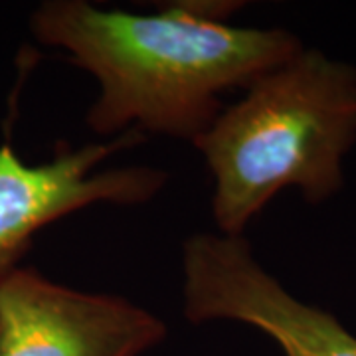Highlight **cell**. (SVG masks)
<instances>
[{
  "label": "cell",
  "mask_w": 356,
  "mask_h": 356,
  "mask_svg": "<svg viewBox=\"0 0 356 356\" xmlns=\"http://www.w3.org/2000/svg\"><path fill=\"white\" fill-rule=\"evenodd\" d=\"M228 6L180 2L135 14L50 0L32 14L30 28L97 77L102 93L88 113L91 131L111 137L135 125L194 140L224 109L226 91L248 89L303 50L283 28L228 24Z\"/></svg>",
  "instance_id": "obj_1"
},
{
  "label": "cell",
  "mask_w": 356,
  "mask_h": 356,
  "mask_svg": "<svg viewBox=\"0 0 356 356\" xmlns=\"http://www.w3.org/2000/svg\"><path fill=\"white\" fill-rule=\"evenodd\" d=\"M165 334L123 297L76 291L32 267L0 280V356H139Z\"/></svg>",
  "instance_id": "obj_5"
},
{
  "label": "cell",
  "mask_w": 356,
  "mask_h": 356,
  "mask_svg": "<svg viewBox=\"0 0 356 356\" xmlns=\"http://www.w3.org/2000/svg\"><path fill=\"white\" fill-rule=\"evenodd\" d=\"M355 143V65L303 48L257 77L192 140L214 178L220 234L243 238L252 218L289 186L309 204L332 198Z\"/></svg>",
  "instance_id": "obj_2"
},
{
  "label": "cell",
  "mask_w": 356,
  "mask_h": 356,
  "mask_svg": "<svg viewBox=\"0 0 356 356\" xmlns=\"http://www.w3.org/2000/svg\"><path fill=\"white\" fill-rule=\"evenodd\" d=\"M145 140L127 129L105 143L60 149L48 163L28 165L10 140L0 145V280L18 267L40 229L89 204H139L166 184L165 170L129 166L97 170L105 159Z\"/></svg>",
  "instance_id": "obj_4"
},
{
  "label": "cell",
  "mask_w": 356,
  "mask_h": 356,
  "mask_svg": "<svg viewBox=\"0 0 356 356\" xmlns=\"http://www.w3.org/2000/svg\"><path fill=\"white\" fill-rule=\"evenodd\" d=\"M184 315L240 321L285 356H356V337L332 313L293 297L255 261L243 238L196 234L182 248Z\"/></svg>",
  "instance_id": "obj_3"
}]
</instances>
